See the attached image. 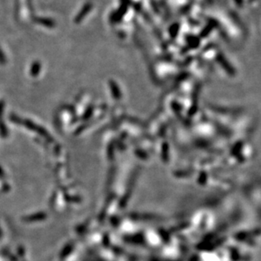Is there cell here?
<instances>
[{
    "instance_id": "cell-1",
    "label": "cell",
    "mask_w": 261,
    "mask_h": 261,
    "mask_svg": "<svg viewBox=\"0 0 261 261\" xmlns=\"http://www.w3.org/2000/svg\"><path fill=\"white\" fill-rule=\"evenodd\" d=\"M36 21L37 23H40V24L46 25V26H48V27H53L54 25L53 21L51 20V19H36Z\"/></svg>"
},
{
    "instance_id": "cell-2",
    "label": "cell",
    "mask_w": 261,
    "mask_h": 261,
    "mask_svg": "<svg viewBox=\"0 0 261 261\" xmlns=\"http://www.w3.org/2000/svg\"><path fill=\"white\" fill-rule=\"evenodd\" d=\"M89 9H90V6H89V5H86V6L84 7V9H82L81 13L79 14V15L76 17V21H77V22H78V21H80V20L83 19V17L85 16V14H86V13L89 11Z\"/></svg>"
},
{
    "instance_id": "cell-3",
    "label": "cell",
    "mask_w": 261,
    "mask_h": 261,
    "mask_svg": "<svg viewBox=\"0 0 261 261\" xmlns=\"http://www.w3.org/2000/svg\"><path fill=\"white\" fill-rule=\"evenodd\" d=\"M39 69H40V65H39V63H34V65H33V67L31 68V71H30V73L32 75H37L38 72H39Z\"/></svg>"
},
{
    "instance_id": "cell-4",
    "label": "cell",
    "mask_w": 261,
    "mask_h": 261,
    "mask_svg": "<svg viewBox=\"0 0 261 261\" xmlns=\"http://www.w3.org/2000/svg\"><path fill=\"white\" fill-rule=\"evenodd\" d=\"M0 63H5V57H4V55L2 53L1 50H0Z\"/></svg>"
}]
</instances>
